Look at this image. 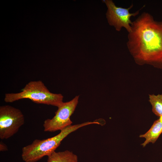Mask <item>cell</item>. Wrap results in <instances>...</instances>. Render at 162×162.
<instances>
[{
  "label": "cell",
  "instance_id": "obj_1",
  "mask_svg": "<svg viewBox=\"0 0 162 162\" xmlns=\"http://www.w3.org/2000/svg\"><path fill=\"white\" fill-rule=\"evenodd\" d=\"M127 47L135 60L162 68V21L143 12L132 22Z\"/></svg>",
  "mask_w": 162,
  "mask_h": 162
},
{
  "label": "cell",
  "instance_id": "obj_2",
  "mask_svg": "<svg viewBox=\"0 0 162 162\" xmlns=\"http://www.w3.org/2000/svg\"><path fill=\"white\" fill-rule=\"evenodd\" d=\"M95 123V122H88L71 125L53 137L42 140L35 139L22 148V159L25 162H36L44 156H48L55 151L62 141L70 134L83 127Z\"/></svg>",
  "mask_w": 162,
  "mask_h": 162
},
{
  "label": "cell",
  "instance_id": "obj_3",
  "mask_svg": "<svg viewBox=\"0 0 162 162\" xmlns=\"http://www.w3.org/2000/svg\"><path fill=\"white\" fill-rule=\"evenodd\" d=\"M63 96L60 94L50 92L40 80L31 81L17 93H8L5 94L4 101L12 103L23 99H28L33 102L59 107L63 102Z\"/></svg>",
  "mask_w": 162,
  "mask_h": 162
},
{
  "label": "cell",
  "instance_id": "obj_4",
  "mask_svg": "<svg viewBox=\"0 0 162 162\" xmlns=\"http://www.w3.org/2000/svg\"><path fill=\"white\" fill-rule=\"evenodd\" d=\"M24 122V115L19 109L9 105L0 106L1 139H7L13 136Z\"/></svg>",
  "mask_w": 162,
  "mask_h": 162
},
{
  "label": "cell",
  "instance_id": "obj_5",
  "mask_svg": "<svg viewBox=\"0 0 162 162\" xmlns=\"http://www.w3.org/2000/svg\"><path fill=\"white\" fill-rule=\"evenodd\" d=\"M102 2L105 4L107 8L106 18L110 25L113 26L116 30L120 31L122 28H125L128 33L131 30L132 22L130 20L132 16L138 15L145 5L135 12L130 13V10L133 5L132 4L128 8L118 7L111 0H104Z\"/></svg>",
  "mask_w": 162,
  "mask_h": 162
},
{
  "label": "cell",
  "instance_id": "obj_6",
  "mask_svg": "<svg viewBox=\"0 0 162 162\" xmlns=\"http://www.w3.org/2000/svg\"><path fill=\"white\" fill-rule=\"evenodd\" d=\"M79 96L71 100L63 103L58 108L55 115L51 119L45 120L43 124L45 132H54L61 130L71 125L70 117L74 113L78 102Z\"/></svg>",
  "mask_w": 162,
  "mask_h": 162
},
{
  "label": "cell",
  "instance_id": "obj_7",
  "mask_svg": "<svg viewBox=\"0 0 162 162\" xmlns=\"http://www.w3.org/2000/svg\"><path fill=\"white\" fill-rule=\"evenodd\" d=\"M162 134V116L159 117L153 124L149 129L145 133L139 136L140 138L145 139L141 145L145 147L150 143H154Z\"/></svg>",
  "mask_w": 162,
  "mask_h": 162
},
{
  "label": "cell",
  "instance_id": "obj_8",
  "mask_svg": "<svg viewBox=\"0 0 162 162\" xmlns=\"http://www.w3.org/2000/svg\"><path fill=\"white\" fill-rule=\"evenodd\" d=\"M47 162H77V156L68 150L54 151L48 156Z\"/></svg>",
  "mask_w": 162,
  "mask_h": 162
},
{
  "label": "cell",
  "instance_id": "obj_9",
  "mask_svg": "<svg viewBox=\"0 0 162 162\" xmlns=\"http://www.w3.org/2000/svg\"><path fill=\"white\" fill-rule=\"evenodd\" d=\"M149 101L153 113L159 117L162 116V94L150 95Z\"/></svg>",
  "mask_w": 162,
  "mask_h": 162
},
{
  "label": "cell",
  "instance_id": "obj_10",
  "mask_svg": "<svg viewBox=\"0 0 162 162\" xmlns=\"http://www.w3.org/2000/svg\"><path fill=\"white\" fill-rule=\"evenodd\" d=\"M8 150V148L6 145L2 141H1L0 142V151H6Z\"/></svg>",
  "mask_w": 162,
  "mask_h": 162
}]
</instances>
